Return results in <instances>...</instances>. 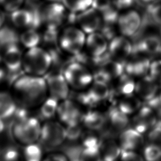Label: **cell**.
Returning a JSON list of instances; mask_svg holds the SVG:
<instances>
[{
	"instance_id": "obj_1",
	"label": "cell",
	"mask_w": 161,
	"mask_h": 161,
	"mask_svg": "<svg viewBox=\"0 0 161 161\" xmlns=\"http://www.w3.org/2000/svg\"><path fill=\"white\" fill-rule=\"evenodd\" d=\"M10 92L18 106L25 110L38 109L48 97L45 77L25 73L13 80Z\"/></svg>"
},
{
	"instance_id": "obj_2",
	"label": "cell",
	"mask_w": 161,
	"mask_h": 161,
	"mask_svg": "<svg viewBox=\"0 0 161 161\" xmlns=\"http://www.w3.org/2000/svg\"><path fill=\"white\" fill-rule=\"evenodd\" d=\"M42 123L33 116H21L11 124L10 133L14 142L21 147L38 143Z\"/></svg>"
},
{
	"instance_id": "obj_3",
	"label": "cell",
	"mask_w": 161,
	"mask_h": 161,
	"mask_svg": "<svg viewBox=\"0 0 161 161\" xmlns=\"http://www.w3.org/2000/svg\"><path fill=\"white\" fill-rule=\"evenodd\" d=\"M53 63L50 53L41 46L26 49L23 52L21 69L23 73L45 77L48 74Z\"/></svg>"
},
{
	"instance_id": "obj_4",
	"label": "cell",
	"mask_w": 161,
	"mask_h": 161,
	"mask_svg": "<svg viewBox=\"0 0 161 161\" xmlns=\"http://www.w3.org/2000/svg\"><path fill=\"white\" fill-rule=\"evenodd\" d=\"M61 73L70 89L74 91L87 89L94 80L91 70L86 65L75 60L67 63Z\"/></svg>"
},
{
	"instance_id": "obj_5",
	"label": "cell",
	"mask_w": 161,
	"mask_h": 161,
	"mask_svg": "<svg viewBox=\"0 0 161 161\" xmlns=\"http://www.w3.org/2000/svg\"><path fill=\"white\" fill-rule=\"evenodd\" d=\"M86 36L77 26L67 25L58 31L57 44L61 52L74 57L84 49Z\"/></svg>"
},
{
	"instance_id": "obj_6",
	"label": "cell",
	"mask_w": 161,
	"mask_h": 161,
	"mask_svg": "<svg viewBox=\"0 0 161 161\" xmlns=\"http://www.w3.org/2000/svg\"><path fill=\"white\" fill-rule=\"evenodd\" d=\"M66 139V127L58 120L50 119L42 123L38 143L43 148L55 150L60 147Z\"/></svg>"
},
{
	"instance_id": "obj_7",
	"label": "cell",
	"mask_w": 161,
	"mask_h": 161,
	"mask_svg": "<svg viewBox=\"0 0 161 161\" xmlns=\"http://www.w3.org/2000/svg\"><path fill=\"white\" fill-rule=\"evenodd\" d=\"M69 11L60 1L45 3L38 13L40 21L46 28L58 29L67 21Z\"/></svg>"
},
{
	"instance_id": "obj_8",
	"label": "cell",
	"mask_w": 161,
	"mask_h": 161,
	"mask_svg": "<svg viewBox=\"0 0 161 161\" xmlns=\"http://www.w3.org/2000/svg\"><path fill=\"white\" fill-rule=\"evenodd\" d=\"M106 122L103 128H106L105 133L102 135H108L114 136L119 135L130 125V116L123 113L115 106L109 108L105 112Z\"/></svg>"
},
{
	"instance_id": "obj_9",
	"label": "cell",
	"mask_w": 161,
	"mask_h": 161,
	"mask_svg": "<svg viewBox=\"0 0 161 161\" xmlns=\"http://www.w3.org/2000/svg\"><path fill=\"white\" fill-rule=\"evenodd\" d=\"M142 22L140 13L133 9H125L118 16L116 26L120 35L131 37L139 30Z\"/></svg>"
},
{
	"instance_id": "obj_10",
	"label": "cell",
	"mask_w": 161,
	"mask_h": 161,
	"mask_svg": "<svg viewBox=\"0 0 161 161\" xmlns=\"http://www.w3.org/2000/svg\"><path fill=\"white\" fill-rule=\"evenodd\" d=\"M75 101L67 99L59 103L56 115L65 126L81 122L82 115L85 111Z\"/></svg>"
},
{
	"instance_id": "obj_11",
	"label": "cell",
	"mask_w": 161,
	"mask_h": 161,
	"mask_svg": "<svg viewBox=\"0 0 161 161\" xmlns=\"http://www.w3.org/2000/svg\"><path fill=\"white\" fill-rule=\"evenodd\" d=\"M157 116L152 109L143 103L140 108L130 118L131 127L145 135L157 125Z\"/></svg>"
},
{
	"instance_id": "obj_12",
	"label": "cell",
	"mask_w": 161,
	"mask_h": 161,
	"mask_svg": "<svg viewBox=\"0 0 161 161\" xmlns=\"http://www.w3.org/2000/svg\"><path fill=\"white\" fill-rule=\"evenodd\" d=\"M151 61V58L148 55L140 52H132L124 63L125 72L135 79L143 77L148 73Z\"/></svg>"
},
{
	"instance_id": "obj_13",
	"label": "cell",
	"mask_w": 161,
	"mask_h": 161,
	"mask_svg": "<svg viewBox=\"0 0 161 161\" xmlns=\"http://www.w3.org/2000/svg\"><path fill=\"white\" fill-rule=\"evenodd\" d=\"M135 83L134 77L124 72L109 84L110 87L109 100L115 106L117 99L134 93Z\"/></svg>"
},
{
	"instance_id": "obj_14",
	"label": "cell",
	"mask_w": 161,
	"mask_h": 161,
	"mask_svg": "<svg viewBox=\"0 0 161 161\" xmlns=\"http://www.w3.org/2000/svg\"><path fill=\"white\" fill-rule=\"evenodd\" d=\"M75 23L87 35L99 31L103 24V20L101 13L91 7L76 14Z\"/></svg>"
},
{
	"instance_id": "obj_15",
	"label": "cell",
	"mask_w": 161,
	"mask_h": 161,
	"mask_svg": "<svg viewBox=\"0 0 161 161\" xmlns=\"http://www.w3.org/2000/svg\"><path fill=\"white\" fill-rule=\"evenodd\" d=\"M44 77L47 82L48 97L59 103L69 98L71 89L61 72L52 74Z\"/></svg>"
},
{
	"instance_id": "obj_16",
	"label": "cell",
	"mask_w": 161,
	"mask_h": 161,
	"mask_svg": "<svg viewBox=\"0 0 161 161\" xmlns=\"http://www.w3.org/2000/svg\"><path fill=\"white\" fill-rule=\"evenodd\" d=\"M132 51L133 44L126 36L118 35L109 41L108 53L109 57L123 64Z\"/></svg>"
},
{
	"instance_id": "obj_17",
	"label": "cell",
	"mask_w": 161,
	"mask_h": 161,
	"mask_svg": "<svg viewBox=\"0 0 161 161\" xmlns=\"http://www.w3.org/2000/svg\"><path fill=\"white\" fill-rule=\"evenodd\" d=\"M9 14L12 25L21 31L31 28H36V25L39 24V21H40L38 13L36 14L33 9L24 6Z\"/></svg>"
},
{
	"instance_id": "obj_18",
	"label": "cell",
	"mask_w": 161,
	"mask_h": 161,
	"mask_svg": "<svg viewBox=\"0 0 161 161\" xmlns=\"http://www.w3.org/2000/svg\"><path fill=\"white\" fill-rule=\"evenodd\" d=\"M121 150H142L145 143V135L130 127L119 133L117 137Z\"/></svg>"
},
{
	"instance_id": "obj_19",
	"label": "cell",
	"mask_w": 161,
	"mask_h": 161,
	"mask_svg": "<svg viewBox=\"0 0 161 161\" xmlns=\"http://www.w3.org/2000/svg\"><path fill=\"white\" fill-rule=\"evenodd\" d=\"M109 41L99 31L87 34L84 50L93 57H99L108 52Z\"/></svg>"
},
{
	"instance_id": "obj_20",
	"label": "cell",
	"mask_w": 161,
	"mask_h": 161,
	"mask_svg": "<svg viewBox=\"0 0 161 161\" xmlns=\"http://www.w3.org/2000/svg\"><path fill=\"white\" fill-rule=\"evenodd\" d=\"M159 86H160L147 74L137 79L135 83L134 93L143 103H147L156 96Z\"/></svg>"
},
{
	"instance_id": "obj_21",
	"label": "cell",
	"mask_w": 161,
	"mask_h": 161,
	"mask_svg": "<svg viewBox=\"0 0 161 161\" xmlns=\"http://www.w3.org/2000/svg\"><path fill=\"white\" fill-rule=\"evenodd\" d=\"M121 151L118 139L113 136L102 135L99 152L103 161H118Z\"/></svg>"
},
{
	"instance_id": "obj_22",
	"label": "cell",
	"mask_w": 161,
	"mask_h": 161,
	"mask_svg": "<svg viewBox=\"0 0 161 161\" xmlns=\"http://www.w3.org/2000/svg\"><path fill=\"white\" fill-rule=\"evenodd\" d=\"M161 49V38L155 34H148L133 45V51L144 53L150 58L159 54Z\"/></svg>"
},
{
	"instance_id": "obj_23",
	"label": "cell",
	"mask_w": 161,
	"mask_h": 161,
	"mask_svg": "<svg viewBox=\"0 0 161 161\" xmlns=\"http://www.w3.org/2000/svg\"><path fill=\"white\" fill-rule=\"evenodd\" d=\"M23 52L15 43H9L3 46L1 59L4 65L10 70H15L21 66Z\"/></svg>"
},
{
	"instance_id": "obj_24",
	"label": "cell",
	"mask_w": 161,
	"mask_h": 161,
	"mask_svg": "<svg viewBox=\"0 0 161 161\" xmlns=\"http://www.w3.org/2000/svg\"><path fill=\"white\" fill-rule=\"evenodd\" d=\"M81 122L85 128L101 131L105 125V114L97 108L87 109L82 115Z\"/></svg>"
},
{
	"instance_id": "obj_25",
	"label": "cell",
	"mask_w": 161,
	"mask_h": 161,
	"mask_svg": "<svg viewBox=\"0 0 161 161\" xmlns=\"http://www.w3.org/2000/svg\"><path fill=\"white\" fill-rule=\"evenodd\" d=\"M143 101L135 94L121 96L117 99L115 106L128 116L133 115L143 105Z\"/></svg>"
},
{
	"instance_id": "obj_26",
	"label": "cell",
	"mask_w": 161,
	"mask_h": 161,
	"mask_svg": "<svg viewBox=\"0 0 161 161\" xmlns=\"http://www.w3.org/2000/svg\"><path fill=\"white\" fill-rule=\"evenodd\" d=\"M88 93L93 100L99 104L106 101L110 94L109 84L104 81L94 79L91 84L86 89Z\"/></svg>"
},
{
	"instance_id": "obj_27",
	"label": "cell",
	"mask_w": 161,
	"mask_h": 161,
	"mask_svg": "<svg viewBox=\"0 0 161 161\" xmlns=\"http://www.w3.org/2000/svg\"><path fill=\"white\" fill-rule=\"evenodd\" d=\"M18 105L10 92L0 91V120L6 119L16 113Z\"/></svg>"
},
{
	"instance_id": "obj_28",
	"label": "cell",
	"mask_w": 161,
	"mask_h": 161,
	"mask_svg": "<svg viewBox=\"0 0 161 161\" xmlns=\"http://www.w3.org/2000/svg\"><path fill=\"white\" fill-rule=\"evenodd\" d=\"M20 44L26 49L40 46L42 42V35L36 28H31L22 30L19 35Z\"/></svg>"
},
{
	"instance_id": "obj_29",
	"label": "cell",
	"mask_w": 161,
	"mask_h": 161,
	"mask_svg": "<svg viewBox=\"0 0 161 161\" xmlns=\"http://www.w3.org/2000/svg\"><path fill=\"white\" fill-rule=\"evenodd\" d=\"M100 131L84 128L80 138V145L82 148H99L102 139Z\"/></svg>"
},
{
	"instance_id": "obj_30",
	"label": "cell",
	"mask_w": 161,
	"mask_h": 161,
	"mask_svg": "<svg viewBox=\"0 0 161 161\" xmlns=\"http://www.w3.org/2000/svg\"><path fill=\"white\" fill-rule=\"evenodd\" d=\"M21 153L23 161H42L44 157L43 148L38 143L23 147Z\"/></svg>"
},
{
	"instance_id": "obj_31",
	"label": "cell",
	"mask_w": 161,
	"mask_h": 161,
	"mask_svg": "<svg viewBox=\"0 0 161 161\" xmlns=\"http://www.w3.org/2000/svg\"><path fill=\"white\" fill-rule=\"evenodd\" d=\"M93 0H61L65 8L71 13H79L91 7Z\"/></svg>"
},
{
	"instance_id": "obj_32",
	"label": "cell",
	"mask_w": 161,
	"mask_h": 161,
	"mask_svg": "<svg viewBox=\"0 0 161 161\" xmlns=\"http://www.w3.org/2000/svg\"><path fill=\"white\" fill-rule=\"evenodd\" d=\"M58 104L59 102L57 101L50 97H48L38 108L40 114L47 119H52L53 116H56Z\"/></svg>"
},
{
	"instance_id": "obj_33",
	"label": "cell",
	"mask_w": 161,
	"mask_h": 161,
	"mask_svg": "<svg viewBox=\"0 0 161 161\" xmlns=\"http://www.w3.org/2000/svg\"><path fill=\"white\" fill-rule=\"evenodd\" d=\"M0 161H23L21 150L14 146H6L0 150Z\"/></svg>"
},
{
	"instance_id": "obj_34",
	"label": "cell",
	"mask_w": 161,
	"mask_h": 161,
	"mask_svg": "<svg viewBox=\"0 0 161 161\" xmlns=\"http://www.w3.org/2000/svg\"><path fill=\"white\" fill-rule=\"evenodd\" d=\"M142 155L145 161H156L161 156V148L147 143H145L142 149Z\"/></svg>"
},
{
	"instance_id": "obj_35",
	"label": "cell",
	"mask_w": 161,
	"mask_h": 161,
	"mask_svg": "<svg viewBox=\"0 0 161 161\" xmlns=\"http://www.w3.org/2000/svg\"><path fill=\"white\" fill-rule=\"evenodd\" d=\"M145 143L161 148V126L156 125L145 135Z\"/></svg>"
},
{
	"instance_id": "obj_36",
	"label": "cell",
	"mask_w": 161,
	"mask_h": 161,
	"mask_svg": "<svg viewBox=\"0 0 161 161\" xmlns=\"http://www.w3.org/2000/svg\"><path fill=\"white\" fill-rule=\"evenodd\" d=\"M80 161H103L99 148H82L79 158Z\"/></svg>"
},
{
	"instance_id": "obj_37",
	"label": "cell",
	"mask_w": 161,
	"mask_h": 161,
	"mask_svg": "<svg viewBox=\"0 0 161 161\" xmlns=\"http://www.w3.org/2000/svg\"><path fill=\"white\" fill-rule=\"evenodd\" d=\"M148 75L159 86H161V58L151 61Z\"/></svg>"
},
{
	"instance_id": "obj_38",
	"label": "cell",
	"mask_w": 161,
	"mask_h": 161,
	"mask_svg": "<svg viewBox=\"0 0 161 161\" xmlns=\"http://www.w3.org/2000/svg\"><path fill=\"white\" fill-rule=\"evenodd\" d=\"M26 0H0V8L6 13L11 14L23 7Z\"/></svg>"
},
{
	"instance_id": "obj_39",
	"label": "cell",
	"mask_w": 161,
	"mask_h": 161,
	"mask_svg": "<svg viewBox=\"0 0 161 161\" xmlns=\"http://www.w3.org/2000/svg\"><path fill=\"white\" fill-rule=\"evenodd\" d=\"M118 161H145V159L138 151L122 150Z\"/></svg>"
},
{
	"instance_id": "obj_40",
	"label": "cell",
	"mask_w": 161,
	"mask_h": 161,
	"mask_svg": "<svg viewBox=\"0 0 161 161\" xmlns=\"http://www.w3.org/2000/svg\"><path fill=\"white\" fill-rule=\"evenodd\" d=\"M148 12L152 21L155 24L161 26V3L151 6Z\"/></svg>"
},
{
	"instance_id": "obj_41",
	"label": "cell",
	"mask_w": 161,
	"mask_h": 161,
	"mask_svg": "<svg viewBox=\"0 0 161 161\" xmlns=\"http://www.w3.org/2000/svg\"><path fill=\"white\" fill-rule=\"evenodd\" d=\"M42 161H70V159L64 153L52 152L44 155Z\"/></svg>"
},
{
	"instance_id": "obj_42",
	"label": "cell",
	"mask_w": 161,
	"mask_h": 161,
	"mask_svg": "<svg viewBox=\"0 0 161 161\" xmlns=\"http://www.w3.org/2000/svg\"><path fill=\"white\" fill-rule=\"evenodd\" d=\"M113 4V0H93L91 7L101 13Z\"/></svg>"
},
{
	"instance_id": "obj_43",
	"label": "cell",
	"mask_w": 161,
	"mask_h": 161,
	"mask_svg": "<svg viewBox=\"0 0 161 161\" xmlns=\"http://www.w3.org/2000/svg\"><path fill=\"white\" fill-rule=\"evenodd\" d=\"M6 13L0 8V31L4 26V25L6 21Z\"/></svg>"
},
{
	"instance_id": "obj_44",
	"label": "cell",
	"mask_w": 161,
	"mask_h": 161,
	"mask_svg": "<svg viewBox=\"0 0 161 161\" xmlns=\"http://www.w3.org/2000/svg\"><path fill=\"white\" fill-rule=\"evenodd\" d=\"M140 2H141L142 3H144V4H150L153 3L154 1H155L156 0H138Z\"/></svg>"
},
{
	"instance_id": "obj_45",
	"label": "cell",
	"mask_w": 161,
	"mask_h": 161,
	"mask_svg": "<svg viewBox=\"0 0 161 161\" xmlns=\"http://www.w3.org/2000/svg\"><path fill=\"white\" fill-rule=\"evenodd\" d=\"M44 1L45 3H49V2H54V1H58V0H42Z\"/></svg>"
},
{
	"instance_id": "obj_46",
	"label": "cell",
	"mask_w": 161,
	"mask_h": 161,
	"mask_svg": "<svg viewBox=\"0 0 161 161\" xmlns=\"http://www.w3.org/2000/svg\"><path fill=\"white\" fill-rule=\"evenodd\" d=\"M156 161H161V156H160V157L157 160H156Z\"/></svg>"
},
{
	"instance_id": "obj_47",
	"label": "cell",
	"mask_w": 161,
	"mask_h": 161,
	"mask_svg": "<svg viewBox=\"0 0 161 161\" xmlns=\"http://www.w3.org/2000/svg\"><path fill=\"white\" fill-rule=\"evenodd\" d=\"M159 55L160 56V58H161V49H160V53H159Z\"/></svg>"
}]
</instances>
